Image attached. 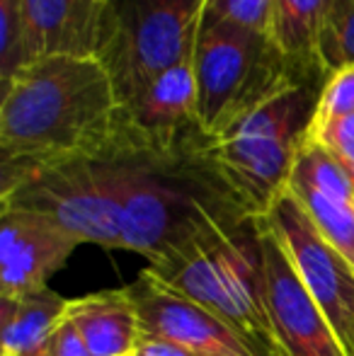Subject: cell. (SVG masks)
<instances>
[{
    "label": "cell",
    "mask_w": 354,
    "mask_h": 356,
    "mask_svg": "<svg viewBox=\"0 0 354 356\" xmlns=\"http://www.w3.org/2000/svg\"><path fill=\"white\" fill-rule=\"evenodd\" d=\"M265 220L345 352L354 356V267L318 233L289 189L272 204Z\"/></svg>",
    "instance_id": "8"
},
{
    "label": "cell",
    "mask_w": 354,
    "mask_h": 356,
    "mask_svg": "<svg viewBox=\"0 0 354 356\" xmlns=\"http://www.w3.org/2000/svg\"><path fill=\"white\" fill-rule=\"evenodd\" d=\"M134 356H194V354L182 347H175V344H170V342H163V339L141 337Z\"/></svg>",
    "instance_id": "25"
},
{
    "label": "cell",
    "mask_w": 354,
    "mask_h": 356,
    "mask_svg": "<svg viewBox=\"0 0 354 356\" xmlns=\"http://www.w3.org/2000/svg\"><path fill=\"white\" fill-rule=\"evenodd\" d=\"M44 356H92V354H90L88 344L83 342L81 332L73 327V323L63 320L56 327V332L51 334V339H49Z\"/></svg>",
    "instance_id": "24"
},
{
    "label": "cell",
    "mask_w": 354,
    "mask_h": 356,
    "mask_svg": "<svg viewBox=\"0 0 354 356\" xmlns=\"http://www.w3.org/2000/svg\"><path fill=\"white\" fill-rule=\"evenodd\" d=\"M265 298L279 356H350L260 216Z\"/></svg>",
    "instance_id": "9"
},
{
    "label": "cell",
    "mask_w": 354,
    "mask_h": 356,
    "mask_svg": "<svg viewBox=\"0 0 354 356\" xmlns=\"http://www.w3.org/2000/svg\"><path fill=\"white\" fill-rule=\"evenodd\" d=\"M321 58L328 75L337 68L354 66V0L335 3L323 34Z\"/></svg>",
    "instance_id": "20"
},
{
    "label": "cell",
    "mask_w": 354,
    "mask_h": 356,
    "mask_svg": "<svg viewBox=\"0 0 354 356\" xmlns=\"http://www.w3.org/2000/svg\"><path fill=\"white\" fill-rule=\"evenodd\" d=\"M308 138L325 145L330 153L340 160L352 163L354 160V114L352 117L330 119V122H313Z\"/></svg>",
    "instance_id": "23"
},
{
    "label": "cell",
    "mask_w": 354,
    "mask_h": 356,
    "mask_svg": "<svg viewBox=\"0 0 354 356\" xmlns=\"http://www.w3.org/2000/svg\"><path fill=\"white\" fill-rule=\"evenodd\" d=\"M321 85L296 83L257 107L211 150L228 184L255 216L287 192L298 153L316 119Z\"/></svg>",
    "instance_id": "5"
},
{
    "label": "cell",
    "mask_w": 354,
    "mask_h": 356,
    "mask_svg": "<svg viewBox=\"0 0 354 356\" xmlns=\"http://www.w3.org/2000/svg\"><path fill=\"white\" fill-rule=\"evenodd\" d=\"M78 245L44 216L0 209V298H22L47 289Z\"/></svg>",
    "instance_id": "11"
},
{
    "label": "cell",
    "mask_w": 354,
    "mask_h": 356,
    "mask_svg": "<svg viewBox=\"0 0 354 356\" xmlns=\"http://www.w3.org/2000/svg\"><path fill=\"white\" fill-rule=\"evenodd\" d=\"M207 0H107L95 58L122 107L168 68L194 58Z\"/></svg>",
    "instance_id": "7"
},
{
    "label": "cell",
    "mask_w": 354,
    "mask_h": 356,
    "mask_svg": "<svg viewBox=\"0 0 354 356\" xmlns=\"http://www.w3.org/2000/svg\"><path fill=\"white\" fill-rule=\"evenodd\" d=\"M146 272L223 320L255 356H279L265 298L260 216L197 240Z\"/></svg>",
    "instance_id": "3"
},
{
    "label": "cell",
    "mask_w": 354,
    "mask_h": 356,
    "mask_svg": "<svg viewBox=\"0 0 354 356\" xmlns=\"http://www.w3.org/2000/svg\"><path fill=\"white\" fill-rule=\"evenodd\" d=\"M274 0H207L204 22H231L269 37Z\"/></svg>",
    "instance_id": "21"
},
{
    "label": "cell",
    "mask_w": 354,
    "mask_h": 356,
    "mask_svg": "<svg viewBox=\"0 0 354 356\" xmlns=\"http://www.w3.org/2000/svg\"><path fill=\"white\" fill-rule=\"evenodd\" d=\"M354 114V66L337 68L321 85L316 119L313 122H330V119L352 117Z\"/></svg>",
    "instance_id": "22"
},
{
    "label": "cell",
    "mask_w": 354,
    "mask_h": 356,
    "mask_svg": "<svg viewBox=\"0 0 354 356\" xmlns=\"http://www.w3.org/2000/svg\"><path fill=\"white\" fill-rule=\"evenodd\" d=\"M0 209L44 216L81 245L122 250V199L107 150L0 170Z\"/></svg>",
    "instance_id": "4"
},
{
    "label": "cell",
    "mask_w": 354,
    "mask_h": 356,
    "mask_svg": "<svg viewBox=\"0 0 354 356\" xmlns=\"http://www.w3.org/2000/svg\"><path fill=\"white\" fill-rule=\"evenodd\" d=\"M104 3H107V0H104Z\"/></svg>",
    "instance_id": "28"
},
{
    "label": "cell",
    "mask_w": 354,
    "mask_h": 356,
    "mask_svg": "<svg viewBox=\"0 0 354 356\" xmlns=\"http://www.w3.org/2000/svg\"><path fill=\"white\" fill-rule=\"evenodd\" d=\"M127 291L136 308L141 337L163 339L194 356H255L223 320L163 286L146 269Z\"/></svg>",
    "instance_id": "10"
},
{
    "label": "cell",
    "mask_w": 354,
    "mask_h": 356,
    "mask_svg": "<svg viewBox=\"0 0 354 356\" xmlns=\"http://www.w3.org/2000/svg\"><path fill=\"white\" fill-rule=\"evenodd\" d=\"M335 3L337 0H274L269 39L296 83H325L321 47Z\"/></svg>",
    "instance_id": "13"
},
{
    "label": "cell",
    "mask_w": 354,
    "mask_h": 356,
    "mask_svg": "<svg viewBox=\"0 0 354 356\" xmlns=\"http://www.w3.org/2000/svg\"><path fill=\"white\" fill-rule=\"evenodd\" d=\"M0 92V170L99 155L119 131L122 102L95 56L37 58Z\"/></svg>",
    "instance_id": "2"
},
{
    "label": "cell",
    "mask_w": 354,
    "mask_h": 356,
    "mask_svg": "<svg viewBox=\"0 0 354 356\" xmlns=\"http://www.w3.org/2000/svg\"><path fill=\"white\" fill-rule=\"evenodd\" d=\"M287 189L301 204L318 233L354 267V204L337 202L301 182H289Z\"/></svg>",
    "instance_id": "17"
},
{
    "label": "cell",
    "mask_w": 354,
    "mask_h": 356,
    "mask_svg": "<svg viewBox=\"0 0 354 356\" xmlns=\"http://www.w3.org/2000/svg\"><path fill=\"white\" fill-rule=\"evenodd\" d=\"M347 168H350V170H352V172H354V160H352V163H347Z\"/></svg>",
    "instance_id": "26"
},
{
    "label": "cell",
    "mask_w": 354,
    "mask_h": 356,
    "mask_svg": "<svg viewBox=\"0 0 354 356\" xmlns=\"http://www.w3.org/2000/svg\"><path fill=\"white\" fill-rule=\"evenodd\" d=\"M199 124L214 141L257 107L296 85L267 34L231 22H202L194 49Z\"/></svg>",
    "instance_id": "6"
},
{
    "label": "cell",
    "mask_w": 354,
    "mask_h": 356,
    "mask_svg": "<svg viewBox=\"0 0 354 356\" xmlns=\"http://www.w3.org/2000/svg\"><path fill=\"white\" fill-rule=\"evenodd\" d=\"M289 182H301L337 202L354 204V172L325 145L306 138Z\"/></svg>",
    "instance_id": "18"
},
{
    "label": "cell",
    "mask_w": 354,
    "mask_h": 356,
    "mask_svg": "<svg viewBox=\"0 0 354 356\" xmlns=\"http://www.w3.org/2000/svg\"><path fill=\"white\" fill-rule=\"evenodd\" d=\"M37 58L95 56L104 0H22Z\"/></svg>",
    "instance_id": "14"
},
{
    "label": "cell",
    "mask_w": 354,
    "mask_h": 356,
    "mask_svg": "<svg viewBox=\"0 0 354 356\" xmlns=\"http://www.w3.org/2000/svg\"><path fill=\"white\" fill-rule=\"evenodd\" d=\"M127 129L151 143H175L202 129L194 58L168 68L122 107Z\"/></svg>",
    "instance_id": "12"
},
{
    "label": "cell",
    "mask_w": 354,
    "mask_h": 356,
    "mask_svg": "<svg viewBox=\"0 0 354 356\" xmlns=\"http://www.w3.org/2000/svg\"><path fill=\"white\" fill-rule=\"evenodd\" d=\"M37 61L22 0H0V90Z\"/></svg>",
    "instance_id": "19"
},
{
    "label": "cell",
    "mask_w": 354,
    "mask_h": 356,
    "mask_svg": "<svg viewBox=\"0 0 354 356\" xmlns=\"http://www.w3.org/2000/svg\"><path fill=\"white\" fill-rule=\"evenodd\" d=\"M27 356H44V354H27Z\"/></svg>",
    "instance_id": "27"
},
{
    "label": "cell",
    "mask_w": 354,
    "mask_h": 356,
    "mask_svg": "<svg viewBox=\"0 0 354 356\" xmlns=\"http://www.w3.org/2000/svg\"><path fill=\"white\" fill-rule=\"evenodd\" d=\"M66 320L81 332L92 356H134L141 339L127 286L71 298Z\"/></svg>",
    "instance_id": "15"
},
{
    "label": "cell",
    "mask_w": 354,
    "mask_h": 356,
    "mask_svg": "<svg viewBox=\"0 0 354 356\" xmlns=\"http://www.w3.org/2000/svg\"><path fill=\"white\" fill-rule=\"evenodd\" d=\"M71 298L42 289L22 298H0L3 356L44 354L51 334L66 320Z\"/></svg>",
    "instance_id": "16"
},
{
    "label": "cell",
    "mask_w": 354,
    "mask_h": 356,
    "mask_svg": "<svg viewBox=\"0 0 354 356\" xmlns=\"http://www.w3.org/2000/svg\"><path fill=\"white\" fill-rule=\"evenodd\" d=\"M204 129L151 143L124 127L107 148L122 199V250L161 262L209 235L257 218L228 184Z\"/></svg>",
    "instance_id": "1"
}]
</instances>
